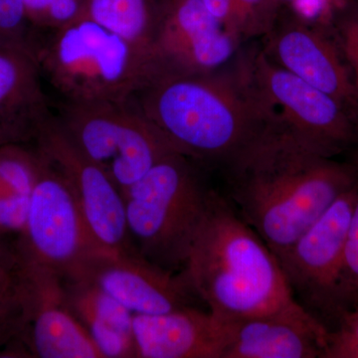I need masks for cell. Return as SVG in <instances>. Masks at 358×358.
<instances>
[{"label":"cell","instance_id":"obj_1","mask_svg":"<svg viewBox=\"0 0 358 358\" xmlns=\"http://www.w3.org/2000/svg\"><path fill=\"white\" fill-rule=\"evenodd\" d=\"M222 169L230 203L275 256L358 182L352 162L313 150L272 115Z\"/></svg>","mask_w":358,"mask_h":358},{"label":"cell","instance_id":"obj_2","mask_svg":"<svg viewBox=\"0 0 358 358\" xmlns=\"http://www.w3.org/2000/svg\"><path fill=\"white\" fill-rule=\"evenodd\" d=\"M134 100L176 152L221 167L271 117L244 58L233 70L159 75Z\"/></svg>","mask_w":358,"mask_h":358},{"label":"cell","instance_id":"obj_3","mask_svg":"<svg viewBox=\"0 0 358 358\" xmlns=\"http://www.w3.org/2000/svg\"><path fill=\"white\" fill-rule=\"evenodd\" d=\"M181 273L217 319L313 317L294 299L274 252L215 192Z\"/></svg>","mask_w":358,"mask_h":358},{"label":"cell","instance_id":"obj_4","mask_svg":"<svg viewBox=\"0 0 358 358\" xmlns=\"http://www.w3.org/2000/svg\"><path fill=\"white\" fill-rule=\"evenodd\" d=\"M64 102H127L159 75L152 52L81 15L35 52Z\"/></svg>","mask_w":358,"mask_h":358},{"label":"cell","instance_id":"obj_5","mask_svg":"<svg viewBox=\"0 0 358 358\" xmlns=\"http://www.w3.org/2000/svg\"><path fill=\"white\" fill-rule=\"evenodd\" d=\"M213 190L192 159L167 155L124 192L127 223L136 253L173 273L185 268Z\"/></svg>","mask_w":358,"mask_h":358},{"label":"cell","instance_id":"obj_6","mask_svg":"<svg viewBox=\"0 0 358 358\" xmlns=\"http://www.w3.org/2000/svg\"><path fill=\"white\" fill-rule=\"evenodd\" d=\"M57 122L85 157L122 194L167 155L178 152L136 101L64 102Z\"/></svg>","mask_w":358,"mask_h":358},{"label":"cell","instance_id":"obj_7","mask_svg":"<svg viewBox=\"0 0 358 358\" xmlns=\"http://www.w3.org/2000/svg\"><path fill=\"white\" fill-rule=\"evenodd\" d=\"M244 60L273 117L299 140L331 157L355 143L352 112L333 96L275 64L261 49Z\"/></svg>","mask_w":358,"mask_h":358},{"label":"cell","instance_id":"obj_8","mask_svg":"<svg viewBox=\"0 0 358 358\" xmlns=\"http://www.w3.org/2000/svg\"><path fill=\"white\" fill-rule=\"evenodd\" d=\"M37 152L38 176L24 230L14 245L13 255L16 263L46 268L64 277L98 250L64 176Z\"/></svg>","mask_w":358,"mask_h":358},{"label":"cell","instance_id":"obj_9","mask_svg":"<svg viewBox=\"0 0 358 358\" xmlns=\"http://www.w3.org/2000/svg\"><path fill=\"white\" fill-rule=\"evenodd\" d=\"M357 194L358 182L277 256L294 299L326 327L333 317L334 292Z\"/></svg>","mask_w":358,"mask_h":358},{"label":"cell","instance_id":"obj_10","mask_svg":"<svg viewBox=\"0 0 358 358\" xmlns=\"http://www.w3.org/2000/svg\"><path fill=\"white\" fill-rule=\"evenodd\" d=\"M35 143L70 186L95 248L136 253L129 234L124 194L114 181L82 154L54 117L44 124Z\"/></svg>","mask_w":358,"mask_h":358},{"label":"cell","instance_id":"obj_11","mask_svg":"<svg viewBox=\"0 0 358 358\" xmlns=\"http://www.w3.org/2000/svg\"><path fill=\"white\" fill-rule=\"evenodd\" d=\"M15 287L23 357L103 358L71 310L60 275L15 263Z\"/></svg>","mask_w":358,"mask_h":358},{"label":"cell","instance_id":"obj_12","mask_svg":"<svg viewBox=\"0 0 358 358\" xmlns=\"http://www.w3.org/2000/svg\"><path fill=\"white\" fill-rule=\"evenodd\" d=\"M66 275L92 282L134 315H160L196 307L195 301L199 300L182 273L157 267L138 253L95 252Z\"/></svg>","mask_w":358,"mask_h":358},{"label":"cell","instance_id":"obj_13","mask_svg":"<svg viewBox=\"0 0 358 358\" xmlns=\"http://www.w3.org/2000/svg\"><path fill=\"white\" fill-rule=\"evenodd\" d=\"M263 38L261 50L271 61L333 96L353 114L357 95L352 73L324 28L285 6Z\"/></svg>","mask_w":358,"mask_h":358},{"label":"cell","instance_id":"obj_14","mask_svg":"<svg viewBox=\"0 0 358 358\" xmlns=\"http://www.w3.org/2000/svg\"><path fill=\"white\" fill-rule=\"evenodd\" d=\"M239 50L201 0H166L155 42L159 75L222 69ZM157 75V76H159Z\"/></svg>","mask_w":358,"mask_h":358},{"label":"cell","instance_id":"obj_15","mask_svg":"<svg viewBox=\"0 0 358 358\" xmlns=\"http://www.w3.org/2000/svg\"><path fill=\"white\" fill-rule=\"evenodd\" d=\"M220 322V358H322L324 352L327 327L313 317L268 315Z\"/></svg>","mask_w":358,"mask_h":358},{"label":"cell","instance_id":"obj_16","mask_svg":"<svg viewBox=\"0 0 358 358\" xmlns=\"http://www.w3.org/2000/svg\"><path fill=\"white\" fill-rule=\"evenodd\" d=\"M50 119L36 56L0 43V148L36 141Z\"/></svg>","mask_w":358,"mask_h":358},{"label":"cell","instance_id":"obj_17","mask_svg":"<svg viewBox=\"0 0 358 358\" xmlns=\"http://www.w3.org/2000/svg\"><path fill=\"white\" fill-rule=\"evenodd\" d=\"M136 358H220L222 327L208 310L189 307L134 315Z\"/></svg>","mask_w":358,"mask_h":358},{"label":"cell","instance_id":"obj_18","mask_svg":"<svg viewBox=\"0 0 358 358\" xmlns=\"http://www.w3.org/2000/svg\"><path fill=\"white\" fill-rule=\"evenodd\" d=\"M69 307L103 358L136 357L134 313L107 293L76 275L62 277Z\"/></svg>","mask_w":358,"mask_h":358},{"label":"cell","instance_id":"obj_19","mask_svg":"<svg viewBox=\"0 0 358 358\" xmlns=\"http://www.w3.org/2000/svg\"><path fill=\"white\" fill-rule=\"evenodd\" d=\"M164 3L166 0H85L82 15L155 56Z\"/></svg>","mask_w":358,"mask_h":358},{"label":"cell","instance_id":"obj_20","mask_svg":"<svg viewBox=\"0 0 358 358\" xmlns=\"http://www.w3.org/2000/svg\"><path fill=\"white\" fill-rule=\"evenodd\" d=\"M40 166L37 148L27 145L0 148V210L29 199Z\"/></svg>","mask_w":358,"mask_h":358},{"label":"cell","instance_id":"obj_21","mask_svg":"<svg viewBox=\"0 0 358 358\" xmlns=\"http://www.w3.org/2000/svg\"><path fill=\"white\" fill-rule=\"evenodd\" d=\"M358 303V194L348 226L345 250H343V265L339 274L338 285L334 292L333 317L339 313L352 308ZM327 324V326H329Z\"/></svg>","mask_w":358,"mask_h":358},{"label":"cell","instance_id":"obj_22","mask_svg":"<svg viewBox=\"0 0 358 358\" xmlns=\"http://www.w3.org/2000/svg\"><path fill=\"white\" fill-rule=\"evenodd\" d=\"M233 2L243 41L265 36L286 6L282 0H233Z\"/></svg>","mask_w":358,"mask_h":358},{"label":"cell","instance_id":"obj_23","mask_svg":"<svg viewBox=\"0 0 358 358\" xmlns=\"http://www.w3.org/2000/svg\"><path fill=\"white\" fill-rule=\"evenodd\" d=\"M322 358H358V303L339 313L327 327Z\"/></svg>","mask_w":358,"mask_h":358},{"label":"cell","instance_id":"obj_24","mask_svg":"<svg viewBox=\"0 0 358 358\" xmlns=\"http://www.w3.org/2000/svg\"><path fill=\"white\" fill-rule=\"evenodd\" d=\"M28 20L56 30L82 15L85 0H22Z\"/></svg>","mask_w":358,"mask_h":358},{"label":"cell","instance_id":"obj_25","mask_svg":"<svg viewBox=\"0 0 358 358\" xmlns=\"http://www.w3.org/2000/svg\"><path fill=\"white\" fill-rule=\"evenodd\" d=\"M334 32L341 54L352 73L358 102V3L348 0L334 17Z\"/></svg>","mask_w":358,"mask_h":358},{"label":"cell","instance_id":"obj_26","mask_svg":"<svg viewBox=\"0 0 358 358\" xmlns=\"http://www.w3.org/2000/svg\"><path fill=\"white\" fill-rule=\"evenodd\" d=\"M28 20L22 0H0V43L32 52L36 46L28 33Z\"/></svg>","mask_w":358,"mask_h":358},{"label":"cell","instance_id":"obj_27","mask_svg":"<svg viewBox=\"0 0 358 358\" xmlns=\"http://www.w3.org/2000/svg\"><path fill=\"white\" fill-rule=\"evenodd\" d=\"M207 10L226 32L242 43L241 27L233 0H201Z\"/></svg>","mask_w":358,"mask_h":358},{"label":"cell","instance_id":"obj_28","mask_svg":"<svg viewBox=\"0 0 358 358\" xmlns=\"http://www.w3.org/2000/svg\"><path fill=\"white\" fill-rule=\"evenodd\" d=\"M15 262L13 256L0 252V308L6 303L14 284Z\"/></svg>","mask_w":358,"mask_h":358},{"label":"cell","instance_id":"obj_29","mask_svg":"<svg viewBox=\"0 0 358 358\" xmlns=\"http://www.w3.org/2000/svg\"><path fill=\"white\" fill-rule=\"evenodd\" d=\"M353 117H355V129H357V141H355V143H357L358 141V102L357 107H355V112H353ZM353 164H355V166L358 169V152L357 155V157H355V162H352Z\"/></svg>","mask_w":358,"mask_h":358},{"label":"cell","instance_id":"obj_30","mask_svg":"<svg viewBox=\"0 0 358 358\" xmlns=\"http://www.w3.org/2000/svg\"><path fill=\"white\" fill-rule=\"evenodd\" d=\"M0 252H3V249H2L1 247H0Z\"/></svg>","mask_w":358,"mask_h":358},{"label":"cell","instance_id":"obj_31","mask_svg":"<svg viewBox=\"0 0 358 358\" xmlns=\"http://www.w3.org/2000/svg\"><path fill=\"white\" fill-rule=\"evenodd\" d=\"M353 1L357 2L358 3V0H353Z\"/></svg>","mask_w":358,"mask_h":358}]
</instances>
